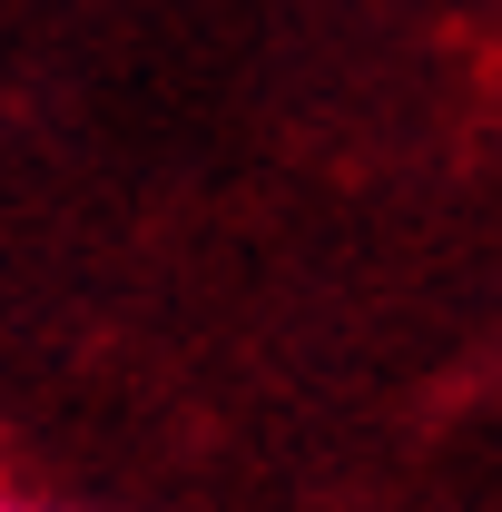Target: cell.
<instances>
[{
  "mask_svg": "<svg viewBox=\"0 0 502 512\" xmlns=\"http://www.w3.org/2000/svg\"><path fill=\"white\" fill-rule=\"evenodd\" d=\"M0 512H30V503H20V493H0Z\"/></svg>",
  "mask_w": 502,
  "mask_h": 512,
  "instance_id": "1",
  "label": "cell"
}]
</instances>
